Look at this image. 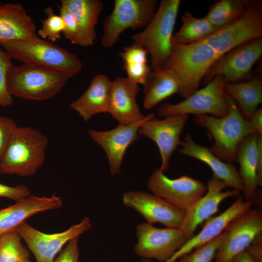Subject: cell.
I'll return each instance as SVG.
<instances>
[{"label":"cell","instance_id":"cell-3","mask_svg":"<svg viewBox=\"0 0 262 262\" xmlns=\"http://www.w3.org/2000/svg\"><path fill=\"white\" fill-rule=\"evenodd\" d=\"M220 57L203 41L188 45L172 43L163 68L177 77L180 84L179 94L185 99L198 89L209 69Z\"/></svg>","mask_w":262,"mask_h":262},{"label":"cell","instance_id":"cell-42","mask_svg":"<svg viewBox=\"0 0 262 262\" xmlns=\"http://www.w3.org/2000/svg\"><path fill=\"white\" fill-rule=\"evenodd\" d=\"M249 126L255 134L262 135V108L260 107L248 119Z\"/></svg>","mask_w":262,"mask_h":262},{"label":"cell","instance_id":"cell-7","mask_svg":"<svg viewBox=\"0 0 262 262\" xmlns=\"http://www.w3.org/2000/svg\"><path fill=\"white\" fill-rule=\"evenodd\" d=\"M225 83L223 76H216L203 88L198 89L183 101L176 104H161L156 110L157 115L163 117L190 114L223 117L229 111L224 88Z\"/></svg>","mask_w":262,"mask_h":262},{"label":"cell","instance_id":"cell-13","mask_svg":"<svg viewBox=\"0 0 262 262\" xmlns=\"http://www.w3.org/2000/svg\"><path fill=\"white\" fill-rule=\"evenodd\" d=\"M136 236L135 252L144 259L161 262L168 261L187 241L180 229H160L148 223L137 226Z\"/></svg>","mask_w":262,"mask_h":262},{"label":"cell","instance_id":"cell-41","mask_svg":"<svg viewBox=\"0 0 262 262\" xmlns=\"http://www.w3.org/2000/svg\"><path fill=\"white\" fill-rule=\"evenodd\" d=\"M262 238L261 232L255 238L246 249L254 262H262Z\"/></svg>","mask_w":262,"mask_h":262},{"label":"cell","instance_id":"cell-43","mask_svg":"<svg viewBox=\"0 0 262 262\" xmlns=\"http://www.w3.org/2000/svg\"><path fill=\"white\" fill-rule=\"evenodd\" d=\"M257 152L258 162V185H262V135H259L257 138Z\"/></svg>","mask_w":262,"mask_h":262},{"label":"cell","instance_id":"cell-10","mask_svg":"<svg viewBox=\"0 0 262 262\" xmlns=\"http://www.w3.org/2000/svg\"><path fill=\"white\" fill-rule=\"evenodd\" d=\"M262 55V37L252 39L234 48L221 56L210 67L202 81L205 85L216 76H223L225 82L248 79L254 65Z\"/></svg>","mask_w":262,"mask_h":262},{"label":"cell","instance_id":"cell-39","mask_svg":"<svg viewBox=\"0 0 262 262\" xmlns=\"http://www.w3.org/2000/svg\"><path fill=\"white\" fill-rule=\"evenodd\" d=\"M16 126V124L12 118L0 116V162L11 133Z\"/></svg>","mask_w":262,"mask_h":262},{"label":"cell","instance_id":"cell-44","mask_svg":"<svg viewBox=\"0 0 262 262\" xmlns=\"http://www.w3.org/2000/svg\"><path fill=\"white\" fill-rule=\"evenodd\" d=\"M229 262H254L245 250L234 256Z\"/></svg>","mask_w":262,"mask_h":262},{"label":"cell","instance_id":"cell-12","mask_svg":"<svg viewBox=\"0 0 262 262\" xmlns=\"http://www.w3.org/2000/svg\"><path fill=\"white\" fill-rule=\"evenodd\" d=\"M226 235L219 246L213 262H229L245 250L262 231V213L251 208L234 218L227 226Z\"/></svg>","mask_w":262,"mask_h":262},{"label":"cell","instance_id":"cell-37","mask_svg":"<svg viewBox=\"0 0 262 262\" xmlns=\"http://www.w3.org/2000/svg\"><path fill=\"white\" fill-rule=\"evenodd\" d=\"M147 51L144 48L132 44L124 48L119 56L123 63L147 64Z\"/></svg>","mask_w":262,"mask_h":262},{"label":"cell","instance_id":"cell-23","mask_svg":"<svg viewBox=\"0 0 262 262\" xmlns=\"http://www.w3.org/2000/svg\"><path fill=\"white\" fill-rule=\"evenodd\" d=\"M112 82L106 75H95L85 91L70 103V107L85 122L97 114L108 113Z\"/></svg>","mask_w":262,"mask_h":262},{"label":"cell","instance_id":"cell-24","mask_svg":"<svg viewBox=\"0 0 262 262\" xmlns=\"http://www.w3.org/2000/svg\"><path fill=\"white\" fill-rule=\"evenodd\" d=\"M36 35V25L22 5L0 4V43Z\"/></svg>","mask_w":262,"mask_h":262},{"label":"cell","instance_id":"cell-47","mask_svg":"<svg viewBox=\"0 0 262 262\" xmlns=\"http://www.w3.org/2000/svg\"><path fill=\"white\" fill-rule=\"evenodd\" d=\"M143 262H146L145 261Z\"/></svg>","mask_w":262,"mask_h":262},{"label":"cell","instance_id":"cell-27","mask_svg":"<svg viewBox=\"0 0 262 262\" xmlns=\"http://www.w3.org/2000/svg\"><path fill=\"white\" fill-rule=\"evenodd\" d=\"M224 91L239 104L248 120L262 102V75L259 70L255 75L237 82H226Z\"/></svg>","mask_w":262,"mask_h":262},{"label":"cell","instance_id":"cell-14","mask_svg":"<svg viewBox=\"0 0 262 262\" xmlns=\"http://www.w3.org/2000/svg\"><path fill=\"white\" fill-rule=\"evenodd\" d=\"M91 228L90 219L86 217L79 223L59 233H44L33 228L26 221L22 223L16 229L33 254L37 262H53L55 257L66 244Z\"/></svg>","mask_w":262,"mask_h":262},{"label":"cell","instance_id":"cell-45","mask_svg":"<svg viewBox=\"0 0 262 262\" xmlns=\"http://www.w3.org/2000/svg\"><path fill=\"white\" fill-rule=\"evenodd\" d=\"M20 262H31V261L29 260V258L28 259H24L21 261Z\"/></svg>","mask_w":262,"mask_h":262},{"label":"cell","instance_id":"cell-9","mask_svg":"<svg viewBox=\"0 0 262 262\" xmlns=\"http://www.w3.org/2000/svg\"><path fill=\"white\" fill-rule=\"evenodd\" d=\"M262 37V2L250 0L243 15L204 40L220 56L248 41Z\"/></svg>","mask_w":262,"mask_h":262},{"label":"cell","instance_id":"cell-34","mask_svg":"<svg viewBox=\"0 0 262 262\" xmlns=\"http://www.w3.org/2000/svg\"><path fill=\"white\" fill-rule=\"evenodd\" d=\"M12 58L0 46V107H6L14 102L13 97L7 88V75L13 65Z\"/></svg>","mask_w":262,"mask_h":262},{"label":"cell","instance_id":"cell-26","mask_svg":"<svg viewBox=\"0 0 262 262\" xmlns=\"http://www.w3.org/2000/svg\"><path fill=\"white\" fill-rule=\"evenodd\" d=\"M76 20L81 32L82 46L94 45L97 38L96 27L102 12L104 3L100 0H61Z\"/></svg>","mask_w":262,"mask_h":262},{"label":"cell","instance_id":"cell-35","mask_svg":"<svg viewBox=\"0 0 262 262\" xmlns=\"http://www.w3.org/2000/svg\"><path fill=\"white\" fill-rule=\"evenodd\" d=\"M60 15L65 23V28L62 33L65 38L74 45L82 46L81 32L74 17L62 5L60 8Z\"/></svg>","mask_w":262,"mask_h":262},{"label":"cell","instance_id":"cell-2","mask_svg":"<svg viewBox=\"0 0 262 262\" xmlns=\"http://www.w3.org/2000/svg\"><path fill=\"white\" fill-rule=\"evenodd\" d=\"M229 107L228 114L222 117L202 114L196 115L194 123L205 128L211 134L214 144L211 152L220 159L228 163L237 162V152L244 139L251 134L248 120L242 114L237 102L225 93Z\"/></svg>","mask_w":262,"mask_h":262},{"label":"cell","instance_id":"cell-6","mask_svg":"<svg viewBox=\"0 0 262 262\" xmlns=\"http://www.w3.org/2000/svg\"><path fill=\"white\" fill-rule=\"evenodd\" d=\"M180 4V0H162L146 28L131 37L133 44L150 54L152 70L163 68L169 55Z\"/></svg>","mask_w":262,"mask_h":262},{"label":"cell","instance_id":"cell-30","mask_svg":"<svg viewBox=\"0 0 262 262\" xmlns=\"http://www.w3.org/2000/svg\"><path fill=\"white\" fill-rule=\"evenodd\" d=\"M250 2V0H220L210 6L205 16L218 31L239 19Z\"/></svg>","mask_w":262,"mask_h":262},{"label":"cell","instance_id":"cell-22","mask_svg":"<svg viewBox=\"0 0 262 262\" xmlns=\"http://www.w3.org/2000/svg\"><path fill=\"white\" fill-rule=\"evenodd\" d=\"M181 146L179 151L181 154L205 163L212 170L213 177L223 181L226 186L242 192V182L239 172L233 164L223 161L214 155L209 147L197 144L190 134L186 135Z\"/></svg>","mask_w":262,"mask_h":262},{"label":"cell","instance_id":"cell-21","mask_svg":"<svg viewBox=\"0 0 262 262\" xmlns=\"http://www.w3.org/2000/svg\"><path fill=\"white\" fill-rule=\"evenodd\" d=\"M63 205L59 196L39 197L30 195L0 210V236L16 229L22 223L38 213L58 209Z\"/></svg>","mask_w":262,"mask_h":262},{"label":"cell","instance_id":"cell-25","mask_svg":"<svg viewBox=\"0 0 262 262\" xmlns=\"http://www.w3.org/2000/svg\"><path fill=\"white\" fill-rule=\"evenodd\" d=\"M258 135L251 134L246 137L239 146L237 152V162L240 166L238 172L243 184V198L252 202L258 194Z\"/></svg>","mask_w":262,"mask_h":262},{"label":"cell","instance_id":"cell-1","mask_svg":"<svg viewBox=\"0 0 262 262\" xmlns=\"http://www.w3.org/2000/svg\"><path fill=\"white\" fill-rule=\"evenodd\" d=\"M48 138L29 126L13 131L0 162V173L20 177L34 175L43 164Z\"/></svg>","mask_w":262,"mask_h":262},{"label":"cell","instance_id":"cell-33","mask_svg":"<svg viewBox=\"0 0 262 262\" xmlns=\"http://www.w3.org/2000/svg\"><path fill=\"white\" fill-rule=\"evenodd\" d=\"M226 234V231H224L211 241L196 248L175 262H213L216 252Z\"/></svg>","mask_w":262,"mask_h":262},{"label":"cell","instance_id":"cell-29","mask_svg":"<svg viewBox=\"0 0 262 262\" xmlns=\"http://www.w3.org/2000/svg\"><path fill=\"white\" fill-rule=\"evenodd\" d=\"M181 20V26L173 36L172 43L188 45L198 42L217 31L205 16L198 18L190 12H185Z\"/></svg>","mask_w":262,"mask_h":262},{"label":"cell","instance_id":"cell-16","mask_svg":"<svg viewBox=\"0 0 262 262\" xmlns=\"http://www.w3.org/2000/svg\"><path fill=\"white\" fill-rule=\"evenodd\" d=\"M122 200L126 206L139 213L148 223H159L176 229L183 223L184 212L153 194L130 191L123 194Z\"/></svg>","mask_w":262,"mask_h":262},{"label":"cell","instance_id":"cell-4","mask_svg":"<svg viewBox=\"0 0 262 262\" xmlns=\"http://www.w3.org/2000/svg\"><path fill=\"white\" fill-rule=\"evenodd\" d=\"M0 46L12 59L62 72L72 77L82 67L81 61L75 54L37 35L0 42Z\"/></svg>","mask_w":262,"mask_h":262},{"label":"cell","instance_id":"cell-19","mask_svg":"<svg viewBox=\"0 0 262 262\" xmlns=\"http://www.w3.org/2000/svg\"><path fill=\"white\" fill-rule=\"evenodd\" d=\"M252 203L251 201L245 200L243 197L239 196L225 211L209 219L202 229L187 240L183 246L165 262H175L180 257L217 237L225 230L234 218L250 208Z\"/></svg>","mask_w":262,"mask_h":262},{"label":"cell","instance_id":"cell-36","mask_svg":"<svg viewBox=\"0 0 262 262\" xmlns=\"http://www.w3.org/2000/svg\"><path fill=\"white\" fill-rule=\"evenodd\" d=\"M123 69L126 71L127 78L138 84H144L152 68L147 64L123 63Z\"/></svg>","mask_w":262,"mask_h":262},{"label":"cell","instance_id":"cell-31","mask_svg":"<svg viewBox=\"0 0 262 262\" xmlns=\"http://www.w3.org/2000/svg\"><path fill=\"white\" fill-rule=\"evenodd\" d=\"M21 237L14 229L0 236V262H20L28 259V250L23 246Z\"/></svg>","mask_w":262,"mask_h":262},{"label":"cell","instance_id":"cell-18","mask_svg":"<svg viewBox=\"0 0 262 262\" xmlns=\"http://www.w3.org/2000/svg\"><path fill=\"white\" fill-rule=\"evenodd\" d=\"M206 185L205 195L184 213V219L180 229L187 240L195 235L199 225L218 211L219 205L223 200L241 193L234 189L223 191L227 187L225 183L213 176L208 180Z\"/></svg>","mask_w":262,"mask_h":262},{"label":"cell","instance_id":"cell-20","mask_svg":"<svg viewBox=\"0 0 262 262\" xmlns=\"http://www.w3.org/2000/svg\"><path fill=\"white\" fill-rule=\"evenodd\" d=\"M139 90L138 84L127 78L116 77L112 82L108 113L119 124H130L145 119L136 100Z\"/></svg>","mask_w":262,"mask_h":262},{"label":"cell","instance_id":"cell-38","mask_svg":"<svg viewBox=\"0 0 262 262\" xmlns=\"http://www.w3.org/2000/svg\"><path fill=\"white\" fill-rule=\"evenodd\" d=\"M31 195L29 188L24 184L11 186L0 183V197L19 201Z\"/></svg>","mask_w":262,"mask_h":262},{"label":"cell","instance_id":"cell-11","mask_svg":"<svg viewBox=\"0 0 262 262\" xmlns=\"http://www.w3.org/2000/svg\"><path fill=\"white\" fill-rule=\"evenodd\" d=\"M147 185L152 194L184 213L207 190V185L199 180L186 175L170 179L160 168L150 175Z\"/></svg>","mask_w":262,"mask_h":262},{"label":"cell","instance_id":"cell-8","mask_svg":"<svg viewBox=\"0 0 262 262\" xmlns=\"http://www.w3.org/2000/svg\"><path fill=\"white\" fill-rule=\"evenodd\" d=\"M157 0H115L112 13L105 19L101 45L113 47L125 30L146 27L156 11Z\"/></svg>","mask_w":262,"mask_h":262},{"label":"cell","instance_id":"cell-17","mask_svg":"<svg viewBox=\"0 0 262 262\" xmlns=\"http://www.w3.org/2000/svg\"><path fill=\"white\" fill-rule=\"evenodd\" d=\"M130 124H119L115 128L106 131L93 129L88 134L96 143L104 149L108 160L110 171L113 175L120 173L124 156L129 146L140 136L138 131L142 124L148 118Z\"/></svg>","mask_w":262,"mask_h":262},{"label":"cell","instance_id":"cell-32","mask_svg":"<svg viewBox=\"0 0 262 262\" xmlns=\"http://www.w3.org/2000/svg\"><path fill=\"white\" fill-rule=\"evenodd\" d=\"M45 13L47 17L42 20L41 28L38 31L41 38L54 43L61 37L65 28V23L63 18L59 15H56L51 6L46 8Z\"/></svg>","mask_w":262,"mask_h":262},{"label":"cell","instance_id":"cell-15","mask_svg":"<svg viewBox=\"0 0 262 262\" xmlns=\"http://www.w3.org/2000/svg\"><path fill=\"white\" fill-rule=\"evenodd\" d=\"M188 117V115H176L160 119L152 113L138 131L140 135L147 137L157 144L162 159L159 168L164 172L168 169L169 160L173 152L181 145L180 135Z\"/></svg>","mask_w":262,"mask_h":262},{"label":"cell","instance_id":"cell-46","mask_svg":"<svg viewBox=\"0 0 262 262\" xmlns=\"http://www.w3.org/2000/svg\"><path fill=\"white\" fill-rule=\"evenodd\" d=\"M1 3V2H0V4Z\"/></svg>","mask_w":262,"mask_h":262},{"label":"cell","instance_id":"cell-5","mask_svg":"<svg viewBox=\"0 0 262 262\" xmlns=\"http://www.w3.org/2000/svg\"><path fill=\"white\" fill-rule=\"evenodd\" d=\"M72 77L65 73L32 64L14 66L7 75V88L12 96L44 101L55 96Z\"/></svg>","mask_w":262,"mask_h":262},{"label":"cell","instance_id":"cell-28","mask_svg":"<svg viewBox=\"0 0 262 262\" xmlns=\"http://www.w3.org/2000/svg\"><path fill=\"white\" fill-rule=\"evenodd\" d=\"M144 85V107L150 109L172 96L179 93L180 82L175 75L164 68L152 70Z\"/></svg>","mask_w":262,"mask_h":262},{"label":"cell","instance_id":"cell-40","mask_svg":"<svg viewBox=\"0 0 262 262\" xmlns=\"http://www.w3.org/2000/svg\"><path fill=\"white\" fill-rule=\"evenodd\" d=\"M79 237L77 236L69 240L53 262H78L80 255Z\"/></svg>","mask_w":262,"mask_h":262}]
</instances>
